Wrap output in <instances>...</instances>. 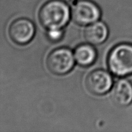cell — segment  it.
<instances>
[{
	"instance_id": "1",
	"label": "cell",
	"mask_w": 132,
	"mask_h": 132,
	"mask_svg": "<svg viewBox=\"0 0 132 132\" xmlns=\"http://www.w3.org/2000/svg\"><path fill=\"white\" fill-rule=\"evenodd\" d=\"M70 18L68 5L62 0H50L43 5L39 12L41 24L47 29L61 28Z\"/></svg>"
},
{
	"instance_id": "2",
	"label": "cell",
	"mask_w": 132,
	"mask_h": 132,
	"mask_svg": "<svg viewBox=\"0 0 132 132\" xmlns=\"http://www.w3.org/2000/svg\"><path fill=\"white\" fill-rule=\"evenodd\" d=\"M107 63L110 71L117 77L132 74V45L122 43L117 45L110 52Z\"/></svg>"
},
{
	"instance_id": "3",
	"label": "cell",
	"mask_w": 132,
	"mask_h": 132,
	"mask_svg": "<svg viewBox=\"0 0 132 132\" xmlns=\"http://www.w3.org/2000/svg\"><path fill=\"white\" fill-rule=\"evenodd\" d=\"M74 54L67 48H59L49 54L46 65L52 73L55 75L66 74L73 68L75 64Z\"/></svg>"
},
{
	"instance_id": "4",
	"label": "cell",
	"mask_w": 132,
	"mask_h": 132,
	"mask_svg": "<svg viewBox=\"0 0 132 132\" xmlns=\"http://www.w3.org/2000/svg\"><path fill=\"white\" fill-rule=\"evenodd\" d=\"M73 20L80 25H87L96 22L101 17L99 6L90 0H81L76 3L71 12Z\"/></svg>"
},
{
	"instance_id": "5",
	"label": "cell",
	"mask_w": 132,
	"mask_h": 132,
	"mask_svg": "<svg viewBox=\"0 0 132 132\" xmlns=\"http://www.w3.org/2000/svg\"><path fill=\"white\" fill-rule=\"evenodd\" d=\"M35 34V27L31 21L25 18L14 20L9 28V35L15 44L23 45L28 43Z\"/></svg>"
},
{
	"instance_id": "6",
	"label": "cell",
	"mask_w": 132,
	"mask_h": 132,
	"mask_svg": "<svg viewBox=\"0 0 132 132\" xmlns=\"http://www.w3.org/2000/svg\"><path fill=\"white\" fill-rule=\"evenodd\" d=\"M85 84L90 93L95 95H103L112 88L113 78L107 71L95 70L88 75Z\"/></svg>"
},
{
	"instance_id": "7",
	"label": "cell",
	"mask_w": 132,
	"mask_h": 132,
	"mask_svg": "<svg viewBox=\"0 0 132 132\" xmlns=\"http://www.w3.org/2000/svg\"><path fill=\"white\" fill-rule=\"evenodd\" d=\"M113 101L121 106H126L132 103V84L121 79L115 83L111 92Z\"/></svg>"
},
{
	"instance_id": "8",
	"label": "cell",
	"mask_w": 132,
	"mask_h": 132,
	"mask_svg": "<svg viewBox=\"0 0 132 132\" xmlns=\"http://www.w3.org/2000/svg\"><path fill=\"white\" fill-rule=\"evenodd\" d=\"M108 36V28L105 23L96 21L89 24L85 31L86 41L91 45H100L106 41Z\"/></svg>"
},
{
	"instance_id": "9",
	"label": "cell",
	"mask_w": 132,
	"mask_h": 132,
	"mask_svg": "<svg viewBox=\"0 0 132 132\" xmlns=\"http://www.w3.org/2000/svg\"><path fill=\"white\" fill-rule=\"evenodd\" d=\"M75 60L82 67H88L95 62L97 52L93 46L89 44L80 45L74 50Z\"/></svg>"
},
{
	"instance_id": "10",
	"label": "cell",
	"mask_w": 132,
	"mask_h": 132,
	"mask_svg": "<svg viewBox=\"0 0 132 132\" xmlns=\"http://www.w3.org/2000/svg\"><path fill=\"white\" fill-rule=\"evenodd\" d=\"M63 30L61 28L48 29L46 36L48 39L52 42H57L63 37Z\"/></svg>"
}]
</instances>
